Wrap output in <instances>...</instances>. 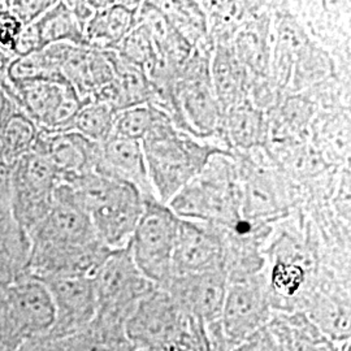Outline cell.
<instances>
[{"mask_svg": "<svg viewBox=\"0 0 351 351\" xmlns=\"http://www.w3.org/2000/svg\"><path fill=\"white\" fill-rule=\"evenodd\" d=\"M155 111L154 124L141 143L155 198L168 204L213 156L230 152L178 129L164 113Z\"/></svg>", "mask_w": 351, "mask_h": 351, "instance_id": "1", "label": "cell"}, {"mask_svg": "<svg viewBox=\"0 0 351 351\" xmlns=\"http://www.w3.org/2000/svg\"><path fill=\"white\" fill-rule=\"evenodd\" d=\"M88 211L97 239L111 251L125 249L137 228L145 197L133 185L97 171L66 178Z\"/></svg>", "mask_w": 351, "mask_h": 351, "instance_id": "2", "label": "cell"}, {"mask_svg": "<svg viewBox=\"0 0 351 351\" xmlns=\"http://www.w3.org/2000/svg\"><path fill=\"white\" fill-rule=\"evenodd\" d=\"M168 206L180 219L207 223L224 230L243 226L241 178L233 155L213 156Z\"/></svg>", "mask_w": 351, "mask_h": 351, "instance_id": "3", "label": "cell"}, {"mask_svg": "<svg viewBox=\"0 0 351 351\" xmlns=\"http://www.w3.org/2000/svg\"><path fill=\"white\" fill-rule=\"evenodd\" d=\"M55 320L50 290L37 277L20 278L0 294V351L46 337Z\"/></svg>", "mask_w": 351, "mask_h": 351, "instance_id": "4", "label": "cell"}, {"mask_svg": "<svg viewBox=\"0 0 351 351\" xmlns=\"http://www.w3.org/2000/svg\"><path fill=\"white\" fill-rule=\"evenodd\" d=\"M97 297V324L124 329L139 302L156 288L134 263L129 246L111 251L93 277Z\"/></svg>", "mask_w": 351, "mask_h": 351, "instance_id": "5", "label": "cell"}, {"mask_svg": "<svg viewBox=\"0 0 351 351\" xmlns=\"http://www.w3.org/2000/svg\"><path fill=\"white\" fill-rule=\"evenodd\" d=\"M178 221L168 204L145 198L143 213L128 246L139 271L156 287H163L172 277Z\"/></svg>", "mask_w": 351, "mask_h": 351, "instance_id": "6", "label": "cell"}, {"mask_svg": "<svg viewBox=\"0 0 351 351\" xmlns=\"http://www.w3.org/2000/svg\"><path fill=\"white\" fill-rule=\"evenodd\" d=\"M203 326L185 314L164 289L156 287L139 302L124 330L136 350H150L177 345Z\"/></svg>", "mask_w": 351, "mask_h": 351, "instance_id": "7", "label": "cell"}, {"mask_svg": "<svg viewBox=\"0 0 351 351\" xmlns=\"http://www.w3.org/2000/svg\"><path fill=\"white\" fill-rule=\"evenodd\" d=\"M211 58L195 47L176 84V97L189 133L208 139L223 129L224 111L211 81Z\"/></svg>", "mask_w": 351, "mask_h": 351, "instance_id": "8", "label": "cell"}, {"mask_svg": "<svg viewBox=\"0 0 351 351\" xmlns=\"http://www.w3.org/2000/svg\"><path fill=\"white\" fill-rule=\"evenodd\" d=\"M60 175L39 152L30 154L11 165V216L27 234L50 213Z\"/></svg>", "mask_w": 351, "mask_h": 351, "instance_id": "9", "label": "cell"}, {"mask_svg": "<svg viewBox=\"0 0 351 351\" xmlns=\"http://www.w3.org/2000/svg\"><path fill=\"white\" fill-rule=\"evenodd\" d=\"M3 90L17 107L47 132L71 130L75 116L88 99H82L64 78L36 80Z\"/></svg>", "mask_w": 351, "mask_h": 351, "instance_id": "10", "label": "cell"}, {"mask_svg": "<svg viewBox=\"0 0 351 351\" xmlns=\"http://www.w3.org/2000/svg\"><path fill=\"white\" fill-rule=\"evenodd\" d=\"M274 313L264 275L228 281L220 326L232 348L267 326Z\"/></svg>", "mask_w": 351, "mask_h": 351, "instance_id": "11", "label": "cell"}, {"mask_svg": "<svg viewBox=\"0 0 351 351\" xmlns=\"http://www.w3.org/2000/svg\"><path fill=\"white\" fill-rule=\"evenodd\" d=\"M29 237L37 247H77L97 242V234L88 211L80 203L71 185L60 182L53 193L50 213L38 224Z\"/></svg>", "mask_w": 351, "mask_h": 351, "instance_id": "12", "label": "cell"}, {"mask_svg": "<svg viewBox=\"0 0 351 351\" xmlns=\"http://www.w3.org/2000/svg\"><path fill=\"white\" fill-rule=\"evenodd\" d=\"M226 230L207 223L180 219L172 277L224 268Z\"/></svg>", "mask_w": 351, "mask_h": 351, "instance_id": "13", "label": "cell"}, {"mask_svg": "<svg viewBox=\"0 0 351 351\" xmlns=\"http://www.w3.org/2000/svg\"><path fill=\"white\" fill-rule=\"evenodd\" d=\"M42 281V280H40ZM50 290L55 320L46 339H63L86 329L97 315L93 277L62 276L43 280Z\"/></svg>", "mask_w": 351, "mask_h": 351, "instance_id": "14", "label": "cell"}, {"mask_svg": "<svg viewBox=\"0 0 351 351\" xmlns=\"http://www.w3.org/2000/svg\"><path fill=\"white\" fill-rule=\"evenodd\" d=\"M193 319L208 326L220 322L228 289L226 269H215L195 275L171 277L163 287Z\"/></svg>", "mask_w": 351, "mask_h": 351, "instance_id": "15", "label": "cell"}, {"mask_svg": "<svg viewBox=\"0 0 351 351\" xmlns=\"http://www.w3.org/2000/svg\"><path fill=\"white\" fill-rule=\"evenodd\" d=\"M34 152L46 156L60 175V181L97 171L101 162V145L73 130L39 132Z\"/></svg>", "mask_w": 351, "mask_h": 351, "instance_id": "16", "label": "cell"}, {"mask_svg": "<svg viewBox=\"0 0 351 351\" xmlns=\"http://www.w3.org/2000/svg\"><path fill=\"white\" fill-rule=\"evenodd\" d=\"M97 172L133 185L145 198H155L142 143L112 136L101 146Z\"/></svg>", "mask_w": 351, "mask_h": 351, "instance_id": "17", "label": "cell"}, {"mask_svg": "<svg viewBox=\"0 0 351 351\" xmlns=\"http://www.w3.org/2000/svg\"><path fill=\"white\" fill-rule=\"evenodd\" d=\"M91 4L95 13L84 30L86 45L97 50H117L138 24L141 3L91 1Z\"/></svg>", "mask_w": 351, "mask_h": 351, "instance_id": "18", "label": "cell"}, {"mask_svg": "<svg viewBox=\"0 0 351 351\" xmlns=\"http://www.w3.org/2000/svg\"><path fill=\"white\" fill-rule=\"evenodd\" d=\"M267 326L282 351H342L350 342L336 343L303 313H274Z\"/></svg>", "mask_w": 351, "mask_h": 351, "instance_id": "19", "label": "cell"}, {"mask_svg": "<svg viewBox=\"0 0 351 351\" xmlns=\"http://www.w3.org/2000/svg\"><path fill=\"white\" fill-rule=\"evenodd\" d=\"M17 351H137L128 339L124 329L91 323L90 326L63 339H33Z\"/></svg>", "mask_w": 351, "mask_h": 351, "instance_id": "20", "label": "cell"}, {"mask_svg": "<svg viewBox=\"0 0 351 351\" xmlns=\"http://www.w3.org/2000/svg\"><path fill=\"white\" fill-rule=\"evenodd\" d=\"M32 241L11 213L0 219V294L29 275Z\"/></svg>", "mask_w": 351, "mask_h": 351, "instance_id": "21", "label": "cell"}, {"mask_svg": "<svg viewBox=\"0 0 351 351\" xmlns=\"http://www.w3.org/2000/svg\"><path fill=\"white\" fill-rule=\"evenodd\" d=\"M211 81L224 113L246 99V77L243 64L236 52L219 45L211 58Z\"/></svg>", "mask_w": 351, "mask_h": 351, "instance_id": "22", "label": "cell"}, {"mask_svg": "<svg viewBox=\"0 0 351 351\" xmlns=\"http://www.w3.org/2000/svg\"><path fill=\"white\" fill-rule=\"evenodd\" d=\"M40 129L14 103L12 111L0 126V162L12 165L30 154Z\"/></svg>", "mask_w": 351, "mask_h": 351, "instance_id": "23", "label": "cell"}, {"mask_svg": "<svg viewBox=\"0 0 351 351\" xmlns=\"http://www.w3.org/2000/svg\"><path fill=\"white\" fill-rule=\"evenodd\" d=\"M42 50L55 43L88 46L84 30L66 1H55L34 23Z\"/></svg>", "mask_w": 351, "mask_h": 351, "instance_id": "24", "label": "cell"}, {"mask_svg": "<svg viewBox=\"0 0 351 351\" xmlns=\"http://www.w3.org/2000/svg\"><path fill=\"white\" fill-rule=\"evenodd\" d=\"M223 128L230 142L241 150L259 146L265 136L263 112L245 99L224 113Z\"/></svg>", "mask_w": 351, "mask_h": 351, "instance_id": "25", "label": "cell"}, {"mask_svg": "<svg viewBox=\"0 0 351 351\" xmlns=\"http://www.w3.org/2000/svg\"><path fill=\"white\" fill-rule=\"evenodd\" d=\"M241 193L242 220L250 226L252 221H262L282 211L276 186L267 176H251L243 185L241 178Z\"/></svg>", "mask_w": 351, "mask_h": 351, "instance_id": "26", "label": "cell"}, {"mask_svg": "<svg viewBox=\"0 0 351 351\" xmlns=\"http://www.w3.org/2000/svg\"><path fill=\"white\" fill-rule=\"evenodd\" d=\"M114 116L116 112L107 104L88 99L75 116L71 130L101 146L113 136Z\"/></svg>", "mask_w": 351, "mask_h": 351, "instance_id": "27", "label": "cell"}, {"mask_svg": "<svg viewBox=\"0 0 351 351\" xmlns=\"http://www.w3.org/2000/svg\"><path fill=\"white\" fill-rule=\"evenodd\" d=\"M116 52L126 62L145 71L149 77L162 63L147 26L141 21L126 36Z\"/></svg>", "mask_w": 351, "mask_h": 351, "instance_id": "28", "label": "cell"}, {"mask_svg": "<svg viewBox=\"0 0 351 351\" xmlns=\"http://www.w3.org/2000/svg\"><path fill=\"white\" fill-rule=\"evenodd\" d=\"M176 30L195 49L207 34L206 16L194 3H164L158 5Z\"/></svg>", "mask_w": 351, "mask_h": 351, "instance_id": "29", "label": "cell"}, {"mask_svg": "<svg viewBox=\"0 0 351 351\" xmlns=\"http://www.w3.org/2000/svg\"><path fill=\"white\" fill-rule=\"evenodd\" d=\"M156 111L151 104L130 107L116 113L113 136L142 142L154 124Z\"/></svg>", "mask_w": 351, "mask_h": 351, "instance_id": "30", "label": "cell"}, {"mask_svg": "<svg viewBox=\"0 0 351 351\" xmlns=\"http://www.w3.org/2000/svg\"><path fill=\"white\" fill-rule=\"evenodd\" d=\"M55 1L45 0H12L4 1L7 11L13 14L23 26L32 25L46 12Z\"/></svg>", "mask_w": 351, "mask_h": 351, "instance_id": "31", "label": "cell"}, {"mask_svg": "<svg viewBox=\"0 0 351 351\" xmlns=\"http://www.w3.org/2000/svg\"><path fill=\"white\" fill-rule=\"evenodd\" d=\"M23 27L19 20L7 11L4 1H0V52L10 59H13L14 45Z\"/></svg>", "mask_w": 351, "mask_h": 351, "instance_id": "32", "label": "cell"}, {"mask_svg": "<svg viewBox=\"0 0 351 351\" xmlns=\"http://www.w3.org/2000/svg\"><path fill=\"white\" fill-rule=\"evenodd\" d=\"M232 351H282L268 326L255 332L249 339L233 346Z\"/></svg>", "mask_w": 351, "mask_h": 351, "instance_id": "33", "label": "cell"}, {"mask_svg": "<svg viewBox=\"0 0 351 351\" xmlns=\"http://www.w3.org/2000/svg\"><path fill=\"white\" fill-rule=\"evenodd\" d=\"M39 51H42V46H40V40L38 37L36 26H34V24L24 26L21 33L19 34L17 40H16L14 50H13V58L27 56V55L36 53Z\"/></svg>", "mask_w": 351, "mask_h": 351, "instance_id": "34", "label": "cell"}, {"mask_svg": "<svg viewBox=\"0 0 351 351\" xmlns=\"http://www.w3.org/2000/svg\"><path fill=\"white\" fill-rule=\"evenodd\" d=\"M11 213V165L0 162V219Z\"/></svg>", "mask_w": 351, "mask_h": 351, "instance_id": "35", "label": "cell"}, {"mask_svg": "<svg viewBox=\"0 0 351 351\" xmlns=\"http://www.w3.org/2000/svg\"><path fill=\"white\" fill-rule=\"evenodd\" d=\"M208 337L210 342L204 351H232V345L226 339L220 322L208 324Z\"/></svg>", "mask_w": 351, "mask_h": 351, "instance_id": "36", "label": "cell"}, {"mask_svg": "<svg viewBox=\"0 0 351 351\" xmlns=\"http://www.w3.org/2000/svg\"><path fill=\"white\" fill-rule=\"evenodd\" d=\"M71 11L73 13L77 23L85 30V26L88 25L90 19L94 16L95 8L93 7L91 1H66Z\"/></svg>", "mask_w": 351, "mask_h": 351, "instance_id": "37", "label": "cell"}, {"mask_svg": "<svg viewBox=\"0 0 351 351\" xmlns=\"http://www.w3.org/2000/svg\"><path fill=\"white\" fill-rule=\"evenodd\" d=\"M14 101L7 95V93L0 88V126L7 119V116L12 111Z\"/></svg>", "mask_w": 351, "mask_h": 351, "instance_id": "38", "label": "cell"}]
</instances>
